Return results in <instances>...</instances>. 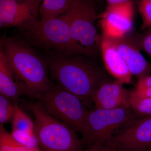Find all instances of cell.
Returning a JSON list of instances; mask_svg holds the SVG:
<instances>
[{
  "mask_svg": "<svg viewBox=\"0 0 151 151\" xmlns=\"http://www.w3.org/2000/svg\"><path fill=\"white\" fill-rule=\"evenodd\" d=\"M19 28L29 45L53 49L65 56H93L74 40L69 24L63 15L45 21L37 19Z\"/></svg>",
  "mask_w": 151,
  "mask_h": 151,
  "instance_id": "obj_3",
  "label": "cell"
},
{
  "mask_svg": "<svg viewBox=\"0 0 151 151\" xmlns=\"http://www.w3.org/2000/svg\"><path fill=\"white\" fill-rule=\"evenodd\" d=\"M39 14L41 20L56 18L66 13L70 7V0H42Z\"/></svg>",
  "mask_w": 151,
  "mask_h": 151,
  "instance_id": "obj_15",
  "label": "cell"
},
{
  "mask_svg": "<svg viewBox=\"0 0 151 151\" xmlns=\"http://www.w3.org/2000/svg\"><path fill=\"white\" fill-rule=\"evenodd\" d=\"M1 47L14 74L25 87L27 94L34 97L52 87L46 63L25 41L6 37L1 40Z\"/></svg>",
  "mask_w": 151,
  "mask_h": 151,
  "instance_id": "obj_2",
  "label": "cell"
},
{
  "mask_svg": "<svg viewBox=\"0 0 151 151\" xmlns=\"http://www.w3.org/2000/svg\"><path fill=\"white\" fill-rule=\"evenodd\" d=\"M118 80L107 79L95 92L92 103L96 108L113 109L129 106V90Z\"/></svg>",
  "mask_w": 151,
  "mask_h": 151,
  "instance_id": "obj_11",
  "label": "cell"
},
{
  "mask_svg": "<svg viewBox=\"0 0 151 151\" xmlns=\"http://www.w3.org/2000/svg\"><path fill=\"white\" fill-rule=\"evenodd\" d=\"M96 3L94 0H70L69 9L62 15L69 24L74 40L92 56L100 49L101 43L95 26L98 17Z\"/></svg>",
  "mask_w": 151,
  "mask_h": 151,
  "instance_id": "obj_6",
  "label": "cell"
},
{
  "mask_svg": "<svg viewBox=\"0 0 151 151\" xmlns=\"http://www.w3.org/2000/svg\"><path fill=\"white\" fill-rule=\"evenodd\" d=\"M0 151H42L39 148L31 149L16 140L3 127H0Z\"/></svg>",
  "mask_w": 151,
  "mask_h": 151,
  "instance_id": "obj_17",
  "label": "cell"
},
{
  "mask_svg": "<svg viewBox=\"0 0 151 151\" xmlns=\"http://www.w3.org/2000/svg\"><path fill=\"white\" fill-rule=\"evenodd\" d=\"M134 4L105 9L101 15L102 35L116 39L129 35L134 23Z\"/></svg>",
  "mask_w": 151,
  "mask_h": 151,
  "instance_id": "obj_10",
  "label": "cell"
},
{
  "mask_svg": "<svg viewBox=\"0 0 151 151\" xmlns=\"http://www.w3.org/2000/svg\"><path fill=\"white\" fill-rule=\"evenodd\" d=\"M129 104L138 117L151 115V97L140 99L130 95Z\"/></svg>",
  "mask_w": 151,
  "mask_h": 151,
  "instance_id": "obj_18",
  "label": "cell"
},
{
  "mask_svg": "<svg viewBox=\"0 0 151 151\" xmlns=\"http://www.w3.org/2000/svg\"><path fill=\"white\" fill-rule=\"evenodd\" d=\"M106 143L103 142L94 143L87 147V148L83 151H102L103 147Z\"/></svg>",
  "mask_w": 151,
  "mask_h": 151,
  "instance_id": "obj_25",
  "label": "cell"
},
{
  "mask_svg": "<svg viewBox=\"0 0 151 151\" xmlns=\"http://www.w3.org/2000/svg\"><path fill=\"white\" fill-rule=\"evenodd\" d=\"M14 73L4 54L0 49V94L8 97L14 105H18L20 96L27 94L24 85L15 81Z\"/></svg>",
  "mask_w": 151,
  "mask_h": 151,
  "instance_id": "obj_14",
  "label": "cell"
},
{
  "mask_svg": "<svg viewBox=\"0 0 151 151\" xmlns=\"http://www.w3.org/2000/svg\"><path fill=\"white\" fill-rule=\"evenodd\" d=\"M94 1H96V2H100L102 0H94Z\"/></svg>",
  "mask_w": 151,
  "mask_h": 151,
  "instance_id": "obj_27",
  "label": "cell"
},
{
  "mask_svg": "<svg viewBox=\"0 0 151 151\" xmlns=\"http://www.w3.org/2000/svg\"><path fill=\"white\" fill-rule=\"evenodd\" d=\"M42 0H0L1 27H21L38 19Z\"/></svg>",
  "mask_w": 151,
  "mask_h": 151,
  "instance_id": "obj_9",
  "label": "cell"
},
{
  "mask_svg": "<svg viewBox=\"0 0 151 151\" xmlns=\"http://www.w3.org/2000/svg\"><path fill=\"white\" fill-rule=\"evenodd\" d=\"M138 117L130 106L113 109L94 108L89 110L84 133L83 146L106 143L113 135L132 119Z\"/></svg>",
  "mask_w": 151,
  "mask_h": 151,
  "instance_id": "obj_7",
  "label": "cell"
},
{
  "mask_svg": "<svg viewBox=\"0 0 151 151\" xmlns=\"http://www.w3.org/2000/svg\"><path fill=\"white\" fill-rule=\"evenodd\" d=\"M142 32L131 38L139 49L146 52L151 59V27Z\"/></svg>",
  "mask_w": 151,
  "mask_h": 151,
  "instance_id": "obj_22",
  "label": "cell"
},
{
  "mask_svg": "<svg viewBox=\"0 0 151 151\" xmlns=\"http://www.w3.org/2000/svg\"><path fill=\"white\" fill-rule=\"evenodd\" d=\"M145 151H151V148L148 149V150H147Z\"/></svg>",
  "mask_w": 151,
  "mask_h": 151,
  "instance_id": "obj_28",
  "label": "cell"
},
{
  "mask_svg": "<svg viewBox=\"0 0 151 151\" xmlns=\"http://www.w3.org/2000/svg\"><path fill=\"white\" fill-rule=\"evenodd\" d=\"M108 142L116 151H145L151 148V115L132 119Z\"/></svg>",
  "mask_w": 151,
  "mask_h": 151,
  "instance_id": "obj_8",
  "label": "cell"
},
{
  "mask_svg": "<svg viewBox=\"0 0 151 151\" xmlns=\"http://www.w3.org/2000/svg\"><path fill=\"white\" fill-rule=\"evenodd\" d=\"M130 95L140 99L151 97V74L138 78L136 87L130 91Z\"/></svg>",
  "mask_w": 151,
  "mask_h": 151,
  "instance_id": "obj_19",
  "label": "cell"
},
{
  "mask_svg": "<svg viewBox=\"0 0 151 151\" xmlns=\"http://www.w3.org/2000/svg\"><path fill=\"white\" fill-rule=\"evenodd\" d=\"M8 97L0 94V123L1 125L12 120L15 110V105ZM13 103V102H12Z\"/></svg>",
  "mask_w": 151,
  "mask_h": 151,
  "instance_id": "obj_20",
  "label": "cell"
},
{
  "mask_svg": "<svg viewBox=\"0 0 151 151\" xmlns=\"http://www.w3.org/2000/svg\"><path fill=\"white\" fill-rule=\"evenodd\" d=\"M11 135L19 143L31 149L39 148V142L35 133L27 134L12 132Z\"/></svg>",
  "mask_w": 151,
  "mask_h": 151,
  "instance_id": "obj_23",
  "label": "cell"
},
{
  "mask_svg": "<svg viewBox=\"0 0 151 151\" xmlns=\"http://www.w3.org/2000/svg\"><path fill=\"white\" fill-rule=\"evenodd\" d=\"M102 151H116V150L113 147H112V146L107 142L105 144L104 147H103Z\"/></svg>",
  "mask_w": 151,
  "mask_h": 151,
  "instance_id": "obj_26",
  "label": "cell"
},
{
  "mask_svg": "<svg viewBox=\"0 0 151 151\" xmlns=\"http://www.w3.org/2000/svg\"><path fill=\"white\" fill-rule=\"evenodd\" d=\"M137 7L142 21L140 29L143 31L151 27V0H139Z\"/></svg>",
  "mask_w": 151,
  "mask_h": 151,
  "instance_id": "obj_21",
  "label": "cell"
},
{
  "mask_svg": "<svg viewBox=\"0 0 151 151\" xmlns=\"http://www.w3.org/2000/svg\"><path fill=\"white\" fill-rule=\"evenodd\" d=\"M12 121V132L35 133V125L30 118L19 107L18 105H15L14 112Z\"/></svg>",
  "mask_w": 151,
  "mask_h": 151,
  "instance_id": "obj_16",
  "label": "cell"
},
{
  "mask_svg": "<svg viewBox=\"0 0 151 151\" xmlns=\"http://www.w3.org/2000/svg\"><path fill=\"white\" fill-rule=\"evenodd\" d=\"M81 56L59 54L50 60L49 69L57 84L89 105L98 87L108 78L100 67Z\"/></svg>",
  "mask_w": 151,
  "mask_h": 151,
  "instance_id": "obj_1",
  "label": "cell"
},
{
  "mask_svg": "<svg viewBox=\"0 0 151 151\" xmlns=\"http://www.w3.org/2000/svg\"><path fill=\"white\" fill-rule=\"evenodd\" d=\"M106 9L115 8L134 4L133 0H105Z\"/></svg>",
  "mask_w": 151,
  "mask_h": 151,
  "instance_id": "obj_24",
  "label": "cell"
},
{
  "mask_svg": "<svg viewBox=\"0 0 151 151\" xmlns=\"http://www.w3.org/2000/svg\"><path fill=\"white\" fill-rule=\"evenodd\" d=\"M29 108L35 119V134L44 151H83L82 140L69 126L55 118L39 102Z\"/></svg>",
  "mask_w": 151,
  "mask_h": 151,
  "instance_id": "obj_4",
  "label": "cell"
},
{
  "mask_svg": "<svg viewBox=\"0 0 151 151\" xmlns=\"http://www.w3.org/2000/svg\"><path fill=\"white\" fill-rule=\"evenodd\" d=\"M100 49L105 68L116 80L124 84L132 83V76L114 41L101 36Z\"/></svg>",
  "mask_w": 151,
  "mask_h": 151,
  "instance_id": "obj_12",
  "label": "cell"
},
{
  "mask_svg": "<svg viewBox=\"0 0 151 151\" xmlns=\"http://www.w3.org/2000/svg\"><path fill=\"white\" fill-rule=\"evenodd\" d=\"M34 97L52 116L83 134L89 110L77 96L57 84Z\"/></svg>",
  "mask_w": 151,
  "mask_h": 151,
  "instance_id": "obj_5",
  "label": "cell"
},
{
  "mask_svg": "<svg viewBox=\"0 0 151 151\" xmlns=\"http://www.w3.org/2000/svg\"><path fill=\"white\" fill-rule=\"evenodd\" d=\"M112 40L132 76L139 78L151 74V64L141 53L140 50L132 38L127 35L121 38Z\"/></svg>",
  "mask_w": 151,
  "mask_h": 151,
  "instance_id": "obj_13",
  "label": "cell"
}]
</instances>
